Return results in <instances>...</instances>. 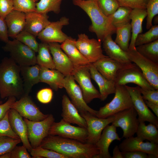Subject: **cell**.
Instances as JSON below:
<instances>
[{"mask_svg": "<svg viewBox=\"0 0 158 158\" xmlns=\"http://www.w3.org/2000/svg\"><path fill=\"white\" fill-rule=\"evenodd\" d=\"M40 147L51 150L69 158H96L99 150L95 144L48 135L41 142Z\"/></svg>", "mask_w": 158, "mask_h": 158, "instance_id": "cell-1", "label": "cell"}, {"mask_svg": "<svg viewBox=\"0 0 158 158\" xmlns=\"http://www.w3.org/2000/svg\"><path fill=\"white\" fill-rule=\"evenodd\" d=\"M24 94L20 67L10 57L0 63V96L2 99L14 97L18 99Z\"/></svg>", "mask_w": 158, "mask_h": 158, "instance_id": "cell-2", "label": "cell"}, {"mask_svg": "<svg viewBox=\"0 0 158 158\" xmlns=\"http://www.w3.org/2000/svg\"><path fill=\"white\" fill-rule=\"evenodd\" d=\"M73 4L83 10L90 18L92 23L89 31L95 33L102 42L107 35L116 33V28L110 18L102 11L97 0H73Z\"/></svg>", "mask_w": 158, "mask_h": 158, "instance_id": "cell-3", "label": "cell"}, {"mask_svg": "<svg viewBox=\"0 0 158 158\" xmlns=\"http://www.w3.org/2000/svg\"><path fill=\"white\" fill-rule=\"evenodd\" d=\"M115 95L112 100L100 107L96 116L106 118L124 110L133 107L132 99L125 85H116Z\"/></svg>", "mask_w": 158, "mask_h": 158, "instance_id": "cell-4", "label": "cell"}, {"mask_svg": "<svg viewBox=\"0 0 158 158\" xmlns=\"http://www.w3.org/2000/svg\"><path fill=\"white\" fill-rule=\"evenodd\" d=\"M2 48L9 53L10 58L20 66L37 64L36 52L15 39L9 40Z\"/></svg>", "mask_w": 158, "mask_h": 158, "instance_id": "cell-5", "label": "cell"}, {"mask_svg": "<svg viewBox=\"0 0 158 158\" xmlns=\"http://www.w3.org/2000/svg\"><path fill=\"white\" fill-rule=\"evenodd\" d=\"M116 85H126L132 83L140 88L155 89L147 80L140 68L135 63H128L118 71L114 80Z\"/></svg>", "mask_w": 158, "mask_h": 158, "instance_id": "cell-6", "label": "cell"}, {"mask_svg": "<svg viewBox=\"0 0 158 158\" xmlns=\"http://www.w3.org/2000/svg\"><path fill=\"white\" fill-rule=\"evenodd\" d=\"M88 65L74 67L71 74L75 80L78 83L84 99L87 104L90 103L94 99H100V98L99 92L91 81Z\"/></svg>", "mask_w": 158, "mask_h": 158, "instance_id": "cell-7", "label": "cell"}, {"mask_svg": "<svg viewBox=\"0 0 158 158\" xmlns=\"http://www.w3.org/2000/svg\"><path fill=\"white\" fill-rule=\"evenodd\" d=\"M126 52L130 61L140 68L152 86L158 90V63L143 56L136 49H128Z\"/></svg>", "mask_w": 158, "mask_h": 158, "instance_id": "cell-8", "label": "cell"}, {"mask_svg": "<svg viewBox=\"0 0 158 158\" xmlns=\"http://www.w3.org/2000/svg\"><path fill=\"white\" fill-rule=\"evenodd\" d=\"M28 130V139L32 148L40 146L43 139L49 135L50 128L54 122L52 114H49L45 119L38 121L24 118Z\"/></svg>", "mask_w": 158, "mask_h": 158, "instance_id": "cell-9", "label": "cell"}, {"mask_svg": "<svg viewBox=\"0 0 158 158\" xmlns=\"http://www.w3.org/2000/svg\"><path fill=\"white\" fill-rule=\"evenodd\" d=\"M114 116V120L112 124L122 129L123 137L128 138L136 133L139 122L137 113L133 107L121 111Z\"/></svg>", "mask_w": 158, "mask_h": 158, "instance_id": "cell-10", "label": "cell"}, {"mask_svg": "<svg viewBox=\"0 0 158 158\" xmlns=\"http://www.w3.org/2000/svg\"><path fill=\"white\" fill-rule=\"evenodd\" d=\"M102 43L97 39L89 38L84 33L79 34L75 42L80 52L91 63L106 56L103 54Z\"/></svg>", "mask_w": 158, "mask_h": 158, "instance_id": "cell-11", "label": "cell"}, {"mask_svg": "<svg viewBox=\"0 0 158 158\" xmlns=\"http://www.w3.org/2000/svg\"><path fill=\"white\" fill-rule=\"evenodd\" d=\"M49 135H58L86 143L88 132L87 128L72 126L62 119L59 122L53 123L50 128Z\"/></svg>", "mask_w": 158, "mask_h": 158, "instance_id": "cell-12", "label": "cell"}, {"mask_svg": "<svg viewBox=\"0 0 158 158\" xmlns=\"http://www.w3.org/2000/svg\"><path fill=\"white\" fill-rule=\"evenodd\" d=\"M64 88L71 99V102L78 110L80 114L89 112L96 116L97 111L89 107L85 102L82 90L75 82L73 75L65 76Z\"/></svg>", "mask_w": 158, "mask_h": 158, "instance_id": "cell-13", "label": "cell"}, {"mask_svg": "<svg viewBox=\"0 0 158 158\" xmlns=\"http://www.w3.org/2000/svg\"><path fill=\"white\" fill-rule=\"evenodd\" d=\"M130 96L133 107L138 116L139 122L147 121L158 127V118L149 109L143 99L140 87H131L125 85Z\"/></svg>", "mask_w": 158, "mask_h": 158, "instance_id": "cell-14", "label": "cell"}, {"mask_svg": "<svg viewBox=\"0 0 158 158\" xmlns=\"http://www.w3.org/2000/svg\"><path fill=\"white\" fill-rule=\"evenodd\" d=\"M11 108L16 110L24 118L33 121L42 120L49 115L43 113L29 95H24L11 105Z\"/></svg>", "mask_w": 158, "mask_h": 158, "instance_id": "cell-15", "label": "cell"}, {"mask_svg": "<svg viewBox=\"0 0 158 158\" xmlns=\"http://www.w3.org/2000/svg\"><path fill=\"white\" fill-rule=\"evenodd\" d=\"M85 119L87 124L88 136L87 143L95 144L99 139L104 128L114 120V115L106 118H101L89 112L80 114Z\"/></svg>", "mask_w": 158, "mask_h": 158, "instance_id": "cell-16", "label": "cell"}, {"mask_svg": "<svg viewBox=\"0 0 158 158\" xmlns=\"http://www.w3.org/2000/svg\"><path fill=\"white\" fill-rule=\"evenodd\" d=\"M69 23V19L65 16L57 21L51 22L38 34L37 38L42 42L62 43L69 37L62 31V29Z\"/></svg>", "mask_w": 158, "mask_h": 158, "instance_id": "cell-17", "label": "cell"}, {"mask_svg": "<svg viewBox=\"0 0 158 158\" xmlns=\"http://www.w3.org/2000/svg\"><path fill=\"white\" fill-rule=\"evenodd\" d=\"M56 69L65 76L71 75L74 66L67 55L56 42L48 43Z\"/></svg>", "mask_w": 158, "mask_h": 158, "instance_id": "cell-18", "label": "cell"}, {"mask_svg": "<svg viewBox=\"0 0 158 158\" xmlns=\"http://www.w3.org/2000/svg\"><path fill=\"white\" fill-rule=\"evenodd\" d=\"M118 146L122 152L142 151L158 158V144L149 141L144 142L137 137L125 138Z\"/></svg>", "mask_w": 158, "mask_h": 158, "instance_id": "cell-19", "label": "cell"}, {"mask_svg": "<svg viewBox=\"0 0 158 158\" xmlns=\"http://www.w3.org/2000/svg\"><path fill=\"white\" fill-rule=\"evenodd\" d=\"M117 133L116 127L111 124L107 126L103 129L99 140L95 145L99 150L96 158H112L109 149L112 142L116 140L120 141Z\"/></svg>", "mask_w": 158, "mask_h": 158, "instance_id": "cell-20", "label": "cell"}, {"mask_svg": "<svg viewBox=\"0 0 158 158\" xmlns=\"http://www.w3.org/2000/svg\"><path fill=\"white\" fill-rule=\"evenodd\" d=\"M8 117L12 130L19 137L23 145L30 152L32 148L28 139L27 127L26 122L19 113L12 108L8 110Z\"/></svg>", "mask_w": 158, "mask_h": 158, "instance_id": "cell-21", "label": "cell"}, {"mask_svg": "<svg viewBox=\"0 0 158 158\" xmlns=\"http://www.w3.org/2000/svg\"><path fill=\"white\" fill-rule=\"evenodd\" d=\"M128 63H122L106 56L92 64L103 76L108 80L114 81L118 70Z\"/></svg>", "mask_w": 158, "mask_h": 158, "instance_id": "cell-22", "label": "cell"}, {"mask_svg": "<svg viewBox=\"0 0 158 158\" xmlns=\"http://www.w3.org/2000/svg\"><path fill=\"white\" fill-rule=\"evenodd\" d=\"M25 25L24 30L31 33L35 37L51 22L47 14L32 12L25 13Z\"/></svg>", "mask_w": 158, "mask_h": 158, "instance_id": "cell-23", "label": "cell"}, {"mask_svg": "<svg viewBox=\"0 0 158 158\" xmlns=\"http://www.w3.org/2000/svg\"><path fill=\"white\" fill-rule=\"evenodd\" d=\"M62 112L61 116L65 121L76 124L79 126L87 128L85 118L79 114L75 107L66 95L62 96Z\"/></svg>", "mask_w": 158, "mask_h": 158, "instance_id": "cell-24", "label": "cell"}, {"mask_svg": "<svg viewBox=\"0 0 158 158\" xmlns=\"http://www.w3.org/2000/svg\"><path fill=\"white\" fill-rule=\"evenodd\" d=\"M91 78L98 85L102 101L105 100L111 94H114L116 85L114 80H108L103 76L97 70L92 63L88 65Z\"/></svg>", "mask_w": 158, "mask_h": 158, "instance_id": "cell-25", "label": "cell"}, {"mask_svg": "<svg viewBox=\"0 0 158 158\" xmlns=\"http://www.w3.org/2000/svg\"><path fill=\"white\" fill-rule=\"evenodd\" d=\"M20 67L23 83L24 95H29L33 86L40 82V66L36 64Z\"/></svg>", "mask_w": 158, "mask_h": 158, "instance_id": "cell-26", "label": "cell"}, {"mask_svg": "<svg viewBox=\"0 0 158 158\" xmlns=\"http://www.w3.org/2000/svg\"><path fill=\"white\" fill-rule=\"evenodd\" d=\"M8 28V37L13 39L25 28V13L13 10L5 18Z\"/></svg>", "mask_w": 158, "mask_h": 158, "instance_id": "cell-27", "label": "cell"}, {"mask_svg": "<svg viewBox=\"0 0 158 158\" xmlns=\"http://www.w3.org/2000/svg\"><path fill=\"white\" fill-rule=\"evenodd\" d=\"M76 40L70 37L60 45L63 51L67 55L74 67L86 66L90 63L81 53L77 47Z\"/></svg>", "mask_w": 158, "mask_h": 158, "instance_id": "cell-28", "label": "cell"}, {"mask_svg": "<svg viewBox=\"0 0 158 158\" xmlns=\"http://www.w3.org/2000/svg\"><path fill=\"white\" fill-rule=\"evenodd\" d=\"M147 16L146 9H132L130 15L132 33L128 49H136L135 45V41L138 35L143 31L142 24Z\"/></svg>", "mask_w": 158, "mask_h": 158, "instance_id": "cell-29", "label": "cell"}, {"mask_svg": "<svg viewBox=\"0 0 158 158\" xmlns=\"http://www.w3.org/2000/svg\"><path fill=\"white\" fill-rule=\"evenodd\" d=\"M65 76L56 69L40 66V82L46 83L55 91L64 88Z\"/></svg>", "mask_w": 158, "mask_h": 158, "instance_id": "cell-30", "label": "cell"}, {"mask_svg": "<svg viewBox=\"0 0 158 158\" xmlns=\"http://www.w3.org/2000/svg\"><path fill=\"white\" fill-rule=\"evenodd\" d=\"M103 47L109 57L123 63L132 62L126 51H123L113 40L112 35L106 36L102 41Z\"/></svg>", "mask_w": 158, "mask_h": 158, "instance_id": "cell-31", "label": "cell"}, {"mask_svg": "<svg viewBox=\"0 0 158 158\" xmlns=\"http://www.w3.org/2000/svg\"><path fill=\"white\" fill-rule=\"evenodd\" d=\"M145 122H139L136 133L137 137L143 141L147 140L150 142L158 144V127L151 123L146 125Z\"/></svg>", "mask_w": 158, "mask_h": 158, "instance_id": "cell-32", "label": "cell"}, {"mask_svg": "<svg viewBox=\"0 0 158 158\" xmlns=\"http://www.w3.org/2000/svg\"><path fill=\"white\" fill-rule=\"evenodd\" d=\"M37 52V64L41 67L56 69L48 43L42 42L39 43Z\"/></svg>", "mask_w": 158, "mask_h": 158, "instance_id": "cell-33", "label": "cell"}, {"mask_svg": "<svg viewBox=\"0 0 158 158\" xmlns=\"http://www.w3.org/2000/svg\"><path fill=\"white\" fill-rule=\"evenodd\" d=\"M116 37L115 42L123 51H126L128 49L131 36L130 23L116 28Z\"/></svg>", "mask_w": 158, "mask_h": 158, "instance_id": "cell-34", "label": "cell"}, {"mask_svg": "<svg viewBox=\"0 0 158 158\" xmlns=\"http://www.w3.org/2000/svg\"><path fill=\"white\" fill-rule=\"evenodd\" d=\"M132 10L129 7L120 6L115 12L108 17L113 25L116 28L130 23V15Z\"/></svg>", "mask_w": 158, "mask_h": 158, "instance_id": "cell-35", "label": "cell"}, {"mask_svg": "<svg viewBox=\"0 0 158 158\" xmlns=\"http://www.w3.org/2000/svg\"><path fill=\"white\" fill-rule=\"evenodd\" d=\"M136 50L143 56L158 63V39L135 47Z\"/></svg>", "mask_w": 158, "mask_h": 158, "instance_id": "cell-36", "label": "cell"}, {"mask_svg": "<svg viewBox=\"0 0 158 158\" xmlns=\"http://www.w3.org/2000/svg\"><path fill=\"white\" fill-rule=\"evenodd\" d=\"M63 0H40L36 3V11L46 14L49 12H53L58 14L61 11V5Z\"/></svg>", "mask_w": 158, "mask_h": 158, "instance_id": "cell-37", "label": "cell"}, {"mask_svg": "<svg viewBox=\"0 0 158 158\" xmlns=\"http://www.w3.org/2000/svg\"><path fill=\"white\" fill-rule=\"evenodd\" d=\"M158 39V25H152L145 33L139 34L135 43V47L148 43Z\"/></svg>", "mask_w": 158, "mask_h": 158, "instance_id": "cell-38", "label": "cell"}, {"mask_svg": "<svg viewBox=\"0 0 158 158\" xmlns=\"http://www.w3.org/2000/svg\"><path fill=\"white\" fill-rule=\"evenodd\" d=\"M30 152L32 158H69L66 155L40 146L32 148Z\"/></svg>", "mask_w": 158, "mask_h": 158, "instance_id": "cell-39", "label": "cell"}, {"mask_svg": "<svg viewBox=\"0 0 158 158\" xmlns=\"http://www.w3.org/2000/svg\"><path fill=\"white\" fill-rule=\"evenodd\" d=\"M36 37L31 33L24 30L16 36L15 39L25 44L36 53L37 52L39 43L37 42Z\"/></svg>", "mask_w": 158, "mask_h": 158, "instance_id": "cell-40", "label": "cell"}, {"mask_svg": "<svg viewBox=\"0 0 158 158\" xmlns=\"http://www.w3.org/2000/svg\"><path fill=\"white\" fill-rule=\"evenodd\" d=\"M13 10L25 13L36 11V5L38 0H12Z\"/></svg>", "mask_w": 158, "mask_h": 158, "instance_id": "cell-41", "label": "cell"}, {"mask_svg": "<svg viewBox=\"0 0 158 158\" xmlns=\"http://www.w3.org/2000/svg\"><path fill=\"white\" fill-rule=\"evenodd\" d=\"M21 142L20 139L0 136V156L11 151Z\"/></svg>", "mask_w": 158, "mask_h": 158, "instance_id": "cell-42", "label": "cell"}, {"mask_svg": "<svg viewBox=\"0 0 158 158\" xmlns=\"http://www.w3.org/2000/svg\"><path fill=\"white\" fill-rule=\"evenodd\" d=\"M98 6L103 13L109 16L120 6L117 0H97Z\"/></svg>", "mask_w": 158, "mask_h": 158, "instance_id": "cell-43", "label": "cell"}, {"mask_svg": "<svg viewBox=\"0 0 158 158\" xmlns=\"http://www.w3.org/2000/svg\"><path fill=\"white\" fill-rule=\"evenodd\" d=\"M146 28L149 30L152 25L153 18L158 14V0H149L146 5Z\"/></svg>", "mask_w": 158, "mask_h": 158, "instance_id": "cell-44", "label": "cell"}, {"mask_svg": "<svg viewBox=\"0 0 158 158\" xmlns=\"http://www.w3.org/2000/svg\"><path fill=\"white\" fill-rule=\"evenodd\" d=\"M8 111L4 117L0 120V136H6L15 138L20 139L11 127L8 119Z\"/></svg>", "mask_w": 158, "mask_h": 158, "instance_id": "cell-45", "label": "cell"}, {"mask_svg": "<svg viewBox=\"0 0 158 158\" xmlns=\"http://www.w3.org/2000/svg\"><path fill=\"white\" fill-rule=\"evenodd\" d=\"M120 6L135 8L146 9L149 0H117Z\"/></svg>", "mask_w": 158, "mask_h": 158, "instance_id": "cell-46", "label": "cell"}, {"mask_svg": "<svg viewBox=\"0 0 158 158\" xmlns=\"http://www.w3.org/2000/svg\"><path fill=\"white\" fill-rule=\"evenodd\" d=\"M140 90L144 100L158 104V90H147L140 87Z\"/></svg>", "mask_w": 158, "mask_h": 158, "instance_id": "cell-47", "label": "cell"}, {"mask_svg": "<svg viewBox=\"0 0 158 158\" xmlns=\"http://www.w3.org/2000/svg\"><path fill=\"white\" fill-rule=\"evenodd\" d=\"M26 148L23 145L21 146H16L9 152L10 158H31L30 154Z\"/></svg>", "mask_w": 158, "mask_h": 158, "instance_id": "cell-48", "label": "cell"}, {"mask_svg": "<svg viewBox=\"0 0 158 158\" xmlns=\"http://www.w3.org/2000/svg\"><path fill=\"white\" fill-rule=\"evenodd\" d=\"M52 90L49 88H45L39 90L37 94V98L41 103L46 104L50 102L53 97Z\"/></svg>", "mask_w": 158, "mask_h": 158, "instance_id": "cell-49", "label": "cell"}, {"mask_svg": "<svg viewBox=\"0 0 158 158\" xmlns=\"http://www.w3.org/2000/svg\"><path fill=\"white\" fill-rule=\"evenodd\" d=\"M13 10L12 0H0V17L5 19Z\"/></svg>", "mask_w": 158, "mask_h": 158, "instance_id": "cell-50", "label": "cell"}, {"mask_svg": "<svg viewBox=\"0 0 158 158\" xmlns=\"http://www.w3.org/2000/svg\"><path fill=\"white\" fill-rule=\"evenodd\" d=\"M123 158H157L154 156L140 151L122 152Z\"/></svg>", "mask_w": 158, "mask_h": 158, "instance_id": "cell-51", "label": "cell"}, {"mask_svg": "<svg viewBox=\"0 0 158 158\" xmlns=\"http://www.w3.org/2000/svg\"><path fill=\"white\" fill-rule=\"evenodd\" d=\"M16 101V97H9L5 103L0 104V120L4 117L6 113L11 108V105Z\"/></svg>", "mask_w": 158, "mask_h": 158, "instance_id": "cell-52", "label": "cell"}, {"mask_svg": "<svg viewBox=\"0 0 158 158\" xmlns=\"http://www.w3.org/2000/svg\"><path fill=\"white\" fill-rule=\"evenodd\" d=\"M8 28L5 19L0 17V40L5 43L9 40Z\"/></svg>", "mask_w": 158, "mask_h": 158, "instance_id": "cell-53", "label": "cell"}, {"mask_svg": "<svg viewBox=\"0 0 158 158\" xmlns=\"http://www.w3.org/2000/svg\"><path fill=\"white\" fill-rule=\"evenodd\" d=\"M144 101L147 106L152 110L156 116L158 117V104L147 100Z\"/></svg>", "mask_w": 158, "mask_h": 158, "instance_id": "cell-54", "label": "cell"}, {"mask_svg": "<svg viewBox=\"0 0 158 158\" xmlns=\"http://www.w3.org/2000/svg\"><path fill=\"white\" fill-rule=\"evenodd\" d=\"M112 158H123L122 152L120 150L118 145L115 146L114 148Z\"/></svg>", "mask_w": 158, "mask_h": 158, "instance_id": "cell-55", "label": "cell"}, {"mask_svg": "<svg viewBox=\"0 0 158 158\" xmlns=\"http://www.w3.org/2000/svg\"><path fill=\"white\" fill-rule=\"evenodd\" d=\"M154 22L155 25H158V15L154 17Z\"/></svg>", "mask_w": 158, "mask_h": 158, "instance_id": "cell-56", "label": "cell"}, {"mask_svg": "<svg viewBox=\"0 0 158 158\" xmlns=\"http://www.w3.org/2000/svg\"><path fill=\"white\" fill-rule=\"evenodd\" d=\"M2 103V102L1 101H0V104Z\"/></svg>", "mask_w": 158, "mask_h": 158, "instance_id": "cell-57", "label": "cell"}, {"mask_svg": "<svg viewBox=\"0 0 158 158\" xmlns=\"http://www.w3.org/2000/svg\"></svg>", "mask_w": 158, "mask_h": 158, "instance_id": "cell-58", "label": "cell"}]
</instances>
